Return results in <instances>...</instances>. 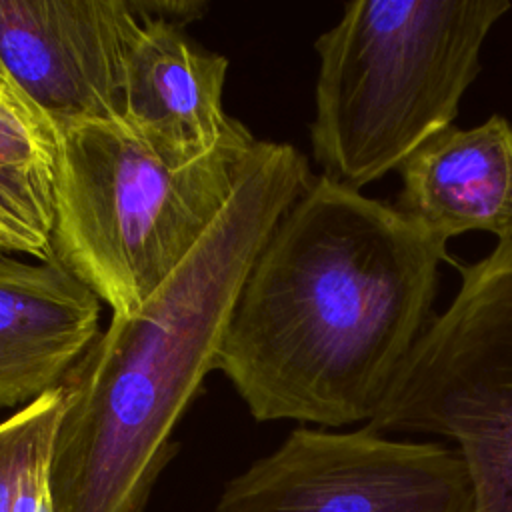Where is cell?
Returning <instances> with one entry per match:
<instances>
[{
	"label": "cell",
	"mask_w": 512,
	"mask_h": 512,
	"mask_svg": "<svg viewBox=\"0 0 512 512\" xmlns=\"http://www.w3.org/2000/svg\"><path fill=\"white\" fill-rule=\"evenodd\" d=\"M396 208L442 244L482 230L512 240V122L440 132L400 166Z\"/></svg>",
	"instance_id": "10"
},
{
	"label": "cell",
	"mask_w": 512,
	"mask_h": 512,
	"mask_svg": "<svg viewBox=\"0 0 512 512\" xmlns=\"http://www.w3.org/2000/svg\"><path fill=\"white\" fill-rule=\"evenodd\" d=\"M0 82H10L8 76H6V72H4V68H2V64H0Z\"/></svg>",
	"instance_id": "16"
},
{
	"label": "cell",
	"mask_w": 512,
	"mask_h": 512,
	"mask_svg": "<svg viewBox=\"0 0 512 512\" xmlns=\"http://www.w3.org/2000/svg\"><path fill=\"white\" fill-rule=\"evenodd\" d=\"M58 130L12 82H0V232L14 252L50 258Z\"/></svg>",
	"instance_id": "11"
},
{
	"label": "cell",
	"mask_w": 512,
	"mask_h": 512,
	"mask_svg": "<svg viewBox=\"0 0 512 512\" xmlns=\"http://www.w3.org/2000/svg\"><path fill=\"white\" fill-rule=\"evenodd\" d=\"M214 512H472V488L446 442L300 426L228 480Z\"/></svg>",
	"instance_id": "6"
},
{
	"label": "cell",
	"mask_w": 512,
	"mask_h": 512,
	"mask_svg": "<svg viewBox=\"0 0 512 512\" xmlns=\"http://www.w3.org/2000/svg\"><path fill=\"white\" fill-rule=\"evenodd\" d=\"M50 258L112 316L136 312L188 258L228 204L252 134L172 168L122 118L56 122Z\"/></svg>",
	"instance_id": "4"
},
{
	"label": "cell",
	"mask_w": 512,
	"mask_h": 512,
	"mask_svg": "<svg viewBox=\"0 0 512 512\" xmlns=\"http://www.w3.org/2000/svg\"><path fill=\"white\" fill-rule=\"evenodd\" d=\"M0 252H8V254H12L14 252V246H12V242L0 232Z\"/></svg>",
	"instance_id": "14"
},
{
	"label": "cell",
	"mask_w": 512,
	"mask_h": 512,
	"mask_svg": "<svg viewBox=\"0 0 512 512\" xmlns=\"http://www.w3.org/2000/svg\"><path fill=\"white\" fill-rule=\"evenodd\" d=\"M38 512H54V510H52V502H50L48 490H46V494H44V498H42V502H40V510H38Z\"/></svg>",
	"instance_id": "15"
},
{
	"label": "cell",
	"mask_w": 512,
	"mask_h": 512,
	"mask_svg": "<svg viewBox=\"0 0 512 512\" xmlns=\"http://www.w3.org/2000/svg\"><path fill=\"white\" fill-rule=\"evenodd\" d=\"M100 298L60 262L0 252V408L62 386L100 334Z\"/></svg>",
	"instance_id": "9"
},
{
	"label": "cell",
	"mask_w": 512,
	"mask_h": 512,
	"mask_svg": "<svg viewBox=\"0 0 512 512\" xmlns=\"http://www.w3.org/2000/svg\"><path fill=\"white\" fill-rule=\"evenodd\" d=\"M446 244L318 176L236 300L216 368L258 422H370L430 322Z\"/></svg>",
	"instance_id": "1"
},
{
	"label": "cell",
	"mask_w": 512,
	"mask_h": 512,
	"mask_svg": "<svg viewBox=\"0 0 512 512\" xmlns=\"http://www.w3.org/2000/svg\"><path fill=\"white\" fill-rule=\"evenodd\" d=\"M366 426L450 440L472 512H512V240L460 270Z\"/></svg>",
	"instance_id": "5"
},
{
	"label": "cell",
	"mask_w": 512,
	"mask_h": 512,
	"mask_svg": "<svg viewBox=\"0 0 512 512\" xmlns=\"http://www.w3.org/2000/svg\"><path fill=\"white\" fill-rule=\"evenodd\" d=\"M506 0H356L314 42L310 142L322 176L362 190L448 130Z\"/></svg>",
	"instance_id": "3"
},
{
	"label": "cell",
	"mask_w": 512,
	"mask_h": 512,
	"mask_svg": "<svg viewBox=\"0 0 512 512\" xmlns=\"http://www.w3.org/2000/svg\"><path fill=\"white\" fill-rule=\"evenodd\" d=\"M132 6L144 14V16H156V18H164L168 22L180 24L184 26L190 20L202 18V12L206 8L204 2H136L132 0Z\"/></svg>",
	"instance_id": "13"
},
{
	"label": "cell",
	"mask_w": 512,
	"mask_h": 512,
	"mask_svg": "<svg viewBox=\"0 0 512 512\" xmlns=\"http://www.w3.org/2000/svg\"><path fill=\"white\" fill-rule=\"evenodd\" d=\"M66 386H58L0 422V512H14L24 460L34 440L56 424L66 408Z\"/></svg>",
	"instance_id": "12"
},
{
	"label": "cell",
	"mask_w": 512,
	"mask_h": 512,
	"mask_svg": "<svg viewBox=\"0 0 512 512\" xmlns=\"http://www.w3.org/2000/svg\"><path fill=\"white\" fill-rule=\"evenodd\" d=\"M226 72L228 60L194 42L180 24L140 14L122 120L164 164L188 166L250 134L224 112Z\"/></svg>",
	"instance_id": "8"
},
{
	"label": "cell",
	"mask_w": 512,
	"mask_h": 512,
	"mask_svg": "<svg viewBox=\"0 0 512 512\" xmlns=\"http://www.w3.org/2000/svg\"><path fill=\"white\" fill-rule=\"evenodd\" d=\"M308 158L258 140L210 230L132 314L112 316L64 380L48 462L54 512H142L172 456V432L216 368L246 276L306 192Z\"/></svg>",
	"instance_id": "2"
},
{
	"label": "cell",
	"mask_w": 512,
	"mask_h": 512,
	"mask_svg": "<svg viewBox=\"0 0 512 512\" xmlns=\"http://www.w3.org/2000/svg\"><path fill=\"white\" fill-rule=\"evenodd\" d=\"M138 26L130 0H0V64L54 124L122 118Z\"/></svg>",
	"instance_id": "7"
}]
</instances>
